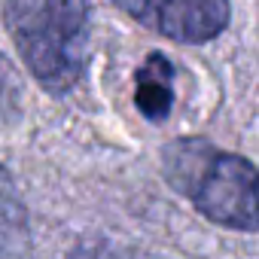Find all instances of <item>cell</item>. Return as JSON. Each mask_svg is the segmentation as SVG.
<instances>
[{
  "label": "cell",
  "mask_w": 259,
  "mask_h": 259,
  "mask_svg": "<svg viewBox=\"0 0 259 259\" xmlns=\"http://www.w3.org/2000/svg\"><path fill=\"white\" fill-rule=\"evenodd\" d=\"M22 110V79L7 55H0V128L13 125Z\"/></svg>",
  "instance_id": "cell-6"
},
{
  "label": "cell",
  "mask_w": 259,
  "mask_h": 259,
  "mask_svg": "<svg viewBox=\"0 0 259 259\" xmlns=\"http://www.w3.org/2000/svg\"><path fill=\"white\" fill-rule=\"evenodd\" d=\"M4 25L31 76L52 95L70 92L89 61V0H7Z\"/></svg>",
  "instance_id": "cell-2"
},
{
  "label": "cell",
  "mask_w": 259,
  "mask_h": 259,
  "mask_svg": "<svg viewBox=\"0 0 259 259\" xmlns=\"http://www.w3.org/2000/svg\"><path fill=\"white\" fill-rule=\"evenodd\" d=\"M70 259H132V256H125V253H119L116 247H107V244H82Z\"/></svg>",
  "instance_id": "cell-7"
},
{
  "label": "cell",
  "mask_w": 259,
  "mask_h": 259,
  "mask_svg": "<svg viewBox=\"0 0 259 259\" xmlns=\"http://www.w3.org/2000/svg\"><path fill=\"white\" fill-rule=\"evenodd\" d=\"M31 247L28 207L16 189L13 174L0 165V259H25Z\"/></svg>",
  "instance_id": "cell-5"
},
{
  "label": "cell",
  "mask_w": 259,
  "mask_h": 259,
  "mask_svg": "<svg viewBox=\"0 0 259 259\" xmlns=\"http://www.w3.org/2000/svg\"><path fill=\"white\" fill-rule=\"evenodd\" d=\"M162 174L210 223L259 232V168L250 159L204 138H177L162 150Z\"/></svg>",
  "instance_id": "cell-1"
},
{
  "label": "cell",
  "mask_w": 259,
  "mask_h": 259,
  "mask_svg": "<svg viewBox=\"0 0 259 259\" xmlns=\"http://www.w3.org/2000/svg\"><path fill=\"white\" fill-rule=\"evenodd\" d=\"M144 28L174 43H210L229 28V0H113Z\"/></svg>",
  "instance_id": "cell-3"
},
{
  "label": "cell",
  "mask_w": 259,
  "mask_h": 259,
  "mask_svg": "<svg viewBox=\"0 0 259 259\" xmlns=\"http://www.w3.org/2000/svg\"><path fill=\"white\" fill-rule=\"evenodd\" d=\"M135 104L150 122H162L174 107V67L165 55L153 52L135 73Z\"/></svg>",
  "instance_id": "cell-4"
}]
</instances>
